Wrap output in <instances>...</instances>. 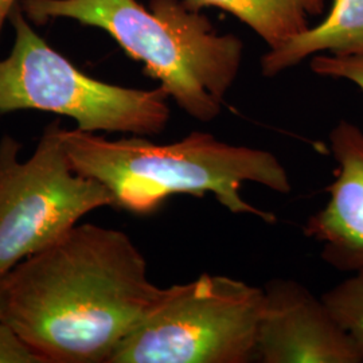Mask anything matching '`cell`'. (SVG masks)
Listing matches in <instances>:
<instances>
[{
  "label": "cell",
  "mask_w": 363,
  "mask_h": 363,
  "mask_svg": "<svg viewBox=\"0 0 363 363\" xmlns=\"http://www.w3.org/2000/svg\"><path fill=\"white\" fill-rule=\"evenodd\" d=\"M363 361V268L330 288L320 296Z\"/></svg>",
  "instance_id": "11"
},
{
  "label": "cell",
  "mask_w": 363,
  "mask_h": 363,
  "mask_svg": "<svg viewBox=\"0 0 363 363\" xmlns=\"http://www.w3.org/2000/svg\"><path fill=\"white\" fill-rule=\"evenodd\" d=\"M262 288L202 273L162 288L109 363L256 362Z\"/></svg>",
  "instance_id": "5"
},
{
  "label": "cell",
  "mask_w": 363,
  "mask_h": 363,
  "mask_svg": "<svg viewBox=\"0 0 363 363\" xmlns=\"http://www.w3.org/2000/svg\"><path fill=\"white\" fill-rule=\"evenodd\" d=\"M0 363H43L10 325L0 322Z\"/></svg>",
  "instance_id": "13"
},
{
  "label": "cell",
  "mask_w": 363,
  "mask_h": 363,
  "mask_svg": "<svg viewBox=\"0 0 363 363\" xmlns=\"http://www.w3.org/2000/svg\"><path fill=\"white\" fill-rule=\"evenodd\" d=\"M73 169L100 182L115 199V208L145 216L175 195H213L233 214L273 222L269 211L242 196L247 183L288 194V171L271 151L228 143L193 130L181 140L159 144L147 136L109 140L99 133L61 128Z\"/></svg>",
  "instance_id": "2"
},
{
  "label": "cell",
  "mask_w": 363,
  "mask_h": 363,
  "mask_svg": "<svg viewBox=\"0 0 363 363\" xmlns=\"http://www.w3.org/2000/svg\"><path fill=\"white\" fill-rule=\"evenodd\" d=\"M61 128L60 121L46 125L26 160L19 159L21 142L11 135L0 139V280L88 213L115 208L104 184L73 169Z\"/></svg>",
  "instance_id": "6"
},
{
  "label": "cell",
  "mask_w": 363,
  "mask_h": 363,
  "mask_svg": "<svg viewBox=\"0 0 363 363\" xmlns=\"http://www.w3.org/2000/svg\"><path fill=\"white\" fill-rule=\"evenodd\" d=\"M34 25L72 19L106 31L184 113L211 123L240 74L244 45L218 34L206 15L183 0H22Z\"/></svg>",
  "instance_id": "3"
},
{
  "label": "cell",
  "mask_w": 363,
  "mask_h": 363,
  "mask_svg": "<svg viewBox=\"0 0 363 363\" xmlns=\"http://www.w3.org/2000/svg\"><path fill=\"white\" fill-rule=\"evenodd\" d=\"M330 151L337 163L335 179L327 187V203L303 232L320 245L325 264L354 273L363 268V130L339 121L330 132Z\"/></svg>",
  "instance_id": "8"
},
{
  "label": "cell",
  "mask_w": 363,
  "mask_h": 363,
  "mask_svg": "<svg viewBox=\"0 0 363 363\" xmlns=\"http://www.w3.org/2000/svg\"><path fill=\"white\" fill-rule=\"evenodd\" d=\"M13 49L0 60V112L40 111L76 121L84 132L155 136L169 124V97L125 88L81 72L37 34L21 4L10 13Z\"/></svg>",
  "instance_id": "4"
},
{
  "label": "cell",
  "mask_w": 363,
  "mask_h": 363,
  "mask_svg": "<svg viewBox=\"0 0 363 363\" xmlns=\"http://www.w3.org/2000/svg\"><path fill=\"white\" fill-rule=\"evenodd\" d=\"M318 54H363V0H333L330 13L319 25L261 57V74L276 77Z\"/></svg>",
  "instance_id": "9"
},
{
  "label": "cell",
  "mask_w": 363,
  "mask_h": 363,
  "mask_svg": "<svg viewBox=\"0 0 363 363\" xmlns=\"http://www.w3.org/2000/svg\"><path fill=\"white\" fill-rule=\"evenodd\" d=\"M310 67L315 74L320 77L347 79L363 91V54H318L312 57Z\"/></svg>",
  "instance_id": "12"
},
{
  "label": "cell",
  "mask_w": 363,
  "mask_h": 363,
  "mask_svg": "<svg viewBox=\"0 0 363 363\" xmlns=\"http://www.w3.org/2000/svg\"><path fill=\"white\" fill-rule=\"evenodd\" d=\"M19 4L18 0H0V38L3 33V27L6 22L10 19V13L13 10V7Z\"/></svg>",
  "instance_id": "14"
},
{
  "label": "cell",
  "mask_w": 363,
  "mask_h": 363,
  "mask_svg": "<svg viewBox=\"0 0 363 363\" xmlns=\"http://www.w3.org/2000/svg\"><path fill=\"white\" fill-rule=\"evenodd\" d=\"M160 292L128 234L82 223L0 280V322L43 363H109Z\"/></svg>",
  "instance_id": "1"
},
{
  "label": "cell",
  "mask_w": 363,
  "mask_h": 363,
  "mask_svg": "<svg viewBox=\"0 0 363 363\" xmlns=\"http://www.w3.org/2000/svg\"><path fill=\"white\" fill-rule=\"evenodd\" d=\"M256 362L363 363L322 298L292 279L262 286Z\"/></svg>",
  "instance_id": "7"
},
{
  "label": "cell",
  "mask_w": 363,
  "mask_h": 363,
  "mask_svg": "<svg viewBox=\"0 0 363 363\" xmlns=\"http://www.w3.org/2000/svg\"><path fill=\"white\" fill-rule=\"evenodd\" d=\"M184 4L202 11L217 7L232 13L250 27L269 49L283 45L310 28L312 16L322 15L327 0H183Z\"/></svg>",
  "instance_id": "10"
}]
</instances>
